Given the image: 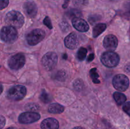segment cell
I'll return each instance as SVG.
<instances>
[{
	"instance_id": "6da1fadb",
	"label": "cell",
	"mask_w": 130,
	"mask_h": 129,
	"mask_svg": "<svg viewBox=\"0 0 130 129\" xmlns=\"http://www.w3.org/2000/svg\"><path fill=\"white\" fill-rule=\"evenodd\" d=\"M5 22L8 26L13 27L15 29H20L24 24V17L19 11L12 10L6 14Z\"/></svg>"
},
{
	"instance_id": "7a4b0ae2",
	"label": "cell",
	"mask_w": 130,
	"mask_h": 129,
	"mask_svg": "<svg viewBox=\"0 0 130 129\" xmlns=\"http://www.w3.org/2000/svg\"><path fill=\"white\" fill-rule=\"evenodd\" d=\"M120 58L117 53L112 51L105 52L101 56V61L108 68H113L119 64Z\"/></svg>"
},
{
	"instance_id": "3957f363",
	"label": "cell",
	"mask_w": 130,
	"mask_h": 129,
	"mask_svg": "<svg viewBox=\"0 0 130 129\" xmlns=\"http://www.w3.org/2000/svg\"><path fill=\"white\" fill-rule=\"evenodd\" d=\"M18 37L16 29L11 26H5L1 30V39L3 42L8 44L14 42Z\"/></svg>"
},
{
	"instance_id": "277c9868",
	"label": "cell",
	"mask_w": 130,
	"mask_h": 129,
	"mask_svg": "<svg viewBox=\"0 0 130 129\" xmlns=\"http://www.w3.org/2000/svg\"><path fill=\"white\" fill-rule=\"evenodd\" d=\"M58 62L57 54L54 52H48L46 53L41 59L43 68L47 71H50L56 67Z\"/></svg>"
},
{
	"instance_id": "5b68a950",
	"label": "cell",
	"mask_w": 130,
	"mask_h": 129,
	"mask_svg": "<svg viewBox=\"0 0 130 129\" xmlns=\"http://www.w3.org/2000/svg\"><path fill=\"white\" fill-rule=\"evenodd\" d=\"M27 90L24 86L17 85L11 87L7 92L8 99L13 101H20L25 96Z\"/></svg>"
},
{
	"instance_id": "8992f818",
	"label": "cell",
	"mask_w": 130,
	"mask_h": 129,
	"mask_svg": "<svg viewBox=\"0 0 130 129\" xmlns=\"http://www.w3.org/2000/svg\"><path fill=\"white\" fill-rule=\"evenodd\" d=\"M45 37L44 30L40 29H34L26 35V40L30 46H35L43 40Z\"/></svg>"
},
{
	"instance_id": "52a82bcc",
	"label": "cell",
	"mask_w": 130,
	"mask_h": 129,
	"mask_svg": "<svg viewBox=\"0 0 130 129\" xmlns=\"http://www.w3.org/2000/svg\"><path fill=\"white\" fill-rule=\"evenodd\" d=\"M25 63V56L22 53L13 55L9 58L8 64L11 70H18L22 68Z\"/></svg>"
},
{
	"instance_id": "ba28073f",
	"label": "cell",
	"mask_w": 130,
	"mask_h": 129,
	"mask_svg": "<svg viewBox=\"0 0 130 129\" xmlns=\"http://www.w3.org/2000/svg\"><path fill=\"white\" fill-rule=\"evenodd\" d=\"M112 84L116 89L125 91L129 87V79L125 75L118 74L113 78Z\"/></svg>"
},
{
	"instance_id": "9c48e42d",
	"label": "cell",
	"mask_w": 130,
	"mask_h": 129,
	"mask_svg": "<svg viewBox=\"0 0 130 129\" xmlns=\"http://www.w3.org/2000/svg\"><path fill=\"white\" fill-rule=\"evenodd\" d=\"M41 116L36 112H25L19 116V121L20 123L28 124L36 122L40 119Z\"/></svg>"
},
{
	"instance_id": "30bf717a",
	"label": "cell",
	"mask_w": 130,
	"mask_h": 129,
	"mask_svg": "<svg viewBox=\"0 0 130 129\" xmlns=\"http://www.w3.org/2000/svg\"><path fill=\"white\" fill-rule=\"evenodd\" d=\"M104 46L110 51H114L118 45V38L112 34H109L105 37L104 39Z\"/></svg>"
},
{
	"instance_id": "8fae6325",
	"label": "cell",
	"mask_w": 130,
	"mask_h": 129,
	"mask_svg": "<svg viewBox=\"0 0 130 129\" xmlns=\"http://www.w3.org/2000/svg\"><path fill=\"white\" fill-rule=\"evenodd\" d=\"M23 8L27 16L30 18L35 17L38 13V6L32 1H27L24 3Z\"/></svg>"
},
{
	"instance_id": "7c38bea8",
	"label": "cell",
	"mask_w": 130,
	"mask_h": 129,
	"mask_svg": "<svg viewBox=\"0 0 130 129\" xmlns=\"http://www.w3.org/2000/svg\"><path fill=\"white\" fill-rule=\"evenodd\" d=\"M65 45L70 49H75L79 46V38L77 34L72 32L66 36L64 40Z\"/></svg>"
},
{
	"instance_id": "4fadbf2b",
	"label": "cell",
	"mask_w": 130,
	"mask_h": 129,
	"mask_svg": "<svg viewBox=\"0 0 130 129\" xmlns=\"http://www.w3.org/2000/svg\"><path fill=\"white\" fill-rule=\"evenodd\" d=\"M72 25L79 32H85L90 29L89 25L86 21L81 18H75L72 20Z\"/></svg>"
},
{
	"instance_id": "5bb4252c",
	"label": "cell",
	"mask_w": 130,
	"mask_h": 129,
	"mask_svg": "<svg viewBox=\"0 0 130 129\" xmlns=\"http://www.w3.org/2000/svg\"><path fill=\"white\" fill-rule=\"evenodd\" d=\"M41 128V129H58L59 123L54 118H48L42 121Z\"/></svg>"
},
{
	"instance_id": "9a60e30c",
	"label": "cell",
	"mask_w": 130,
	"mask_h": 129,
	"mask_svg": "<svg viewBox=\"0 0 130 129\" xmlns=\"http://www.w3.org/2000/svg\"><path fill=\"white\" fill-rule=\"evenodd\" d=\"M64 106L58 103H52L48 107V111L50 113L60 114L64 111Z\"/></svg>"
},
{
	"instance_id": "2e32d148",
	"label": "cell",
	"mask_w": 130,
	"mask_h": 129,
	"mask_svg": "<svg viewBox=\"0 0 130 129\" xmlns=\"http://www.w3.org/2000/svg\"><path fill=\"white\" fill-rule=\"evenodd\" d=\"M107 28L106 24H96L93 29V37H96L99 36L102 33L104 32Z\"/></svg>"
},
{
	"instance_id": "e0dca14e",
	"label": "cell",
	"mask_w": 130,
	"mask_h": 129,
	"mask_svg": "<svg viewBox=\"0 0 130 129\" xmlns=\"http://www.w3.org/2000/svg\"><path fill=\"white\" fill-rule=\"evenodd\" d=\"M113 97H114V100L118 105H122L126 101V97L125 95L119 92H114Z\"/></svg>"
},
{
	"instance_id": "ac0fdd59",
	"label": "cell",
	"mask_w": 130,
	"mask_h": 129,
	"mask_svg": "<svg viewBox=\"0 0 130 129\" xmlns=\"http://www.w3.org/2000/svg\"><path fill=\"white\" fill-rule=\"evenodd\" d=\"M66 15L70 18H80L82 16V13L77 9H71L66 13Z\"/></svg>"
},
{
	"instance_id": "d6986e66",
	"label": "cell",
	"mask_w": 130,
	"mask_h": 129,
	"mask_svg": "<svg viewBox=\"0 0 130 129\" xmlns=\"http://www.w3.org/2000/svg\"><path fill=\"white\" fill-rule=\"evenodd\" d=\"M39 99L44 103H48V102H51V101L52 99V97L50 94L46 92L44 90H43L41 93L40 96H39Z\"/></svg>"
},
{
	"instance_id": "ffe728a7",
	"label": "cell",
	"mask_w": 130,
	"mask_h": 129,
	"mask_svg": "<svg viewBox=\"0 0 130 129\" xmlns=\"http://www.w3.org/2000/svg\"><path fill=\"white\" fill-rule=\"evenodd\" d=\"M87 51V49L85 48L82 47V48H79L77 53V58L78 59L79 61H81L85 60L86 57Z\"/></svg>"
},
{
	"instance_id": "44dd1931",
	"label": "cell",
	"mask_w": 130,
	"mask_h": 129,
	"mask_svg": "<svg viewBox=\"0 0 130 129\" xmlns=\"http://www.w3.org/2000/svg\"><path fill=\"white\" fill-rule=\"evenodd\" d=\"M96 68H94L91 69V70L90 71V76H91V78L92 79V81L93 83H100V82L99 79V75L97 73V71H96Z\"/></svg>"
},
{
	"instance_id": "7402d4cb",
	"label": "cell",
	"mask_w": 130,
	"mask_h": 129,
	"mask_svg": "<svg viewBox=\"0 0 130 129\" xmlns=\"http://www.w3.org/2000/svg\"><path fill=\"white\" fill-rule=\"evenodd\" d=\"M25 109L28 111H30V112L32 111H38L39 109V106L38 104L34 103V102H30V103H27L25 106Z\"/></svg>"
},
{
	"instance_id": "603a6c76",
	"label": "cell",
	"mask_w": 130,
	"mask_h": 129,
	"mask_svg": "<svg viewBox=\"0 0 130 129\" xmlns=\"http://www.w3.org/2000/svg\"><path fill=\"white\" fill-rule=\"evenodd\" d=\"M83 82L81 79H77L74 82L73 87L76 91H80L82 90L83 87Z\"/></svg>"
},
{
	"instance_id": "cb8c5ba5",
	"label": "cell",
	"mask_w": 130,
	"mask_h": 129,
	"mask_svg": "<svg viewBox=\"0 0 130 129\" xmlns=\"http://www.w3.org/2000/svg\"><path fill=\"white\" fill-rule=\"evenodd\" d=\"M89 0H73V3L77 7H84L88 5Z\"/></svg>"
},
{
	"instance_id": "d4e9b609",
	"label": "cell",
	"mask_w": 130,
	"mask_h": 129,
	"mask_svg": "<svg viewBox=\"0 0 130 129\" xmlns=\"http://www.w3.org/2000/svg\"><path fill=\"white\" fill-rule=\"evenodd\" d=\"M56 78L59 81H64L66 78V72L64 70H60L57 73Z\"/></svg>"
},
{
	"instance_id": "484cf974",
	"label": "cell",
	"mask_w": 130,
	"mask_h": 129,
	"mask_svg": "<svg viewBox=\"0 0 130 129\" xmlns=\"http://www.w3.org/2000/svg\"><path fill=\"white\" fill-rule=\"evenodd\" d=\"M60 27L61 30H62L64 32L69 31L70 29L69 25L68 24V23L66 22H62L60 24Z\"/></svg>"
},
{
	"instance_id": "4316f807",
	"label": "cell",
	"mask_w": 130,
	"mask_h": 129,
	"mask_svg": "<svg viewBox=\"0 0 130 129\" xmlns=\"http://www.w3.org/2000/svg\"><path fill=\"white\" fill-rule=\"evenodd\" d=\"M43 23H44V25H45L48 29H52L53 26H52V22H51L50 19V18L48 17V16H46V17L44 18V20H43Z\"/></svg>"
},
{
	"instance_id": "83f0119b",
	"label": "cell",
	"mask_w": 130,
	"mask_h": 129,
	"mask_svg": "<svg viewBox=\"0 0 130 129\" xmlns=\"http://www.w3.org/2000/svg\"><path fill=\"white\" fill-rule=\"evenodd\" d=\"M124 15L127 16H130V2H128L124 6Z\"/></svg>"
},
{
	"instance_id": "f1b7e54d",
	"label": "cell",
	"mask_w": 130,
	"mask_h": 129,
	"mask_svg": "<svg viewBox=\"0 0 130 129\" xmlns=\"http://www.w3.org/2000/svg\"><path fill=\"white\" fill-rule=\"evenodd\" d=\"M123 109L126 113L130 116V102H127L123 105Z\"/></svg>"
},
{
	"instance_id": "f546056e",
	"label": "cell",
	"mask_w": 130,
	"mask_h": 129,
	"mask_svg": "<svg viewBox=\"0 0 130 129\" xmlns=\"http://www.w3.org/2000/svg\"><path fill=\"white\" fill-rule=\"evenodd\" d=\"M9 4V0H0V9L3 10L6 8Z\"/></svg>"
},
{
	"instance_id": "4dcf8cb0",
	"label": "cell",
	"mask_w": 130,
	"mask_h": 129,
	"mask_svg": "<svg viewBox=\"0 0 130 129\" xmlns=\"http://www.w3.org/2000/svg\"><path fill=\"white\" fill-rule=\"evenodd\" d=\"M99 20H100V18H99L98 15H92V16H90L89 17V22L91 24H93Z\"/></svg>"
},
{
	"instance_id": "1f68e13d",
	"label": "cell",
	"mask_w": 130,
	"mask_h": 129,
	"mask_svg": "<svg viewBox=\"0 0 130 129\" xmlns=\"http://www.w3.org/2000/svg\"><path fill=\"white\" fill-rule=\"evenodd\" d=\"M5 123H6V120H5V118L3 117V116L1 115V128H3L4 127V126L5 125Z\"/></svg>"
},
{
	"instance_id": "d6a6232c",
	"label": "cell",
	"mask_w": 130,
	"mask_h": 129,
	"mask_svg": "<svg viewBox=\"0 0 130 129\" xmlns=\"http://www.w3.org/2000/svg\"><path fill=\"white\" fill-rule=\"evenodd\" d=\"M94 58H95V55H94V54H93V53L92 54H90V55L88 56V57L87 61L88 62L91 61L92 60H93Z\"/></svg>"
},
{
	"instance_id": "836d02e7",
	"label": "cell",
	"mask_w": 130,
	"mask_h": 129,
	"mask_svg": "<svg viewBox=\"0 0 130 129\" xmlns=\"http://www.w3.org/2000/svg\"><path fill=\"white\" fill-rule=\"evenodd\" d=\"M69 2V0H67V1H66V2H65L64 5H63V8H66L67 7V6H68V3Z\"/></svg>"
},
{
	"instance_id": "e575fe53",
	"label": "cell",
	"mask_w": 130,
	"mask_h": 129,
	"mask_svg": "<svg viewBox=\"0 0 130 129\" xmlns=\"http://www.w3.org/2000/svg\"><path fill=\"white\" fill-rule=\"evenodd\" d=\"M72 129H85V128L83 127H81V126H76V127L73 128Z\"/></svg>"
},
{
	"instance_id": "d590c367",
	"label": "cell",
	"mask_w": 130,
	"mask_h": 129,
	"mask_svg": "<svg viewBox=\"0 0 130 129\" xmlns=\"http://www.w3.org/2000/svg\"><path fill=\"white\" fill-rule=\"evenodd\" d=\"M63 58L64 59H66L67 58V54H63Z\"/></svg>"
},
{
	"instance_id": "8d00e7d4",
	"label": "cell",
	"mask_w": 130,
	"mask_h": 129,
	"mask_svg": "<svg viewBox=\"0 0 130 129\" xmlns=\"http://www.w3.org/2000/svg\"><path fill=\"white\" fill-rule=\"evenodd\" d=\"M6 129H16V128H14V127H9V128H6Z\"/></svg>"
},
{
	"instance_id": "74e56055",
	"label": "cell",
	"mask_w": 130,
	"mask_h": 129,
	"mask_svg": "<svg viewBox=\"0 0 130 129\" xmlns=\"http://www.w3.org/2000/svg\"><path fill=\"white\" fill-rule=\"evenodd\" d=\"M110 1H114V0H110Z\"/></svg>"
}]
</instances>
